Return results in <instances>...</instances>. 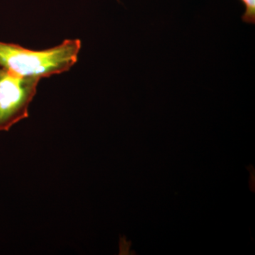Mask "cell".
Instances as JSON below:
<instances>
[{"instance_id":"cell-3","label":"cell","mask_w":255,"mask_h":255,"mask_svg":"<svg viewBox=\"0 0 255 255\" xmlns=\"http://www.w3.org/2000/svg\"><path fill=\"white\" fill-rule=\"evenodd\" d=\"M246 6V11L242 16V19L246 23H255V0H241Z\"/></svg>"},{"instance_id":"cell-2","label":"cell","mask_w":255,"mask_h":255,"mask_svg":"<svg viewBox=\"0 0 255 255\" xmlns=\"http://www.w3.org/2000/svg\"><path fill=\"white\" fill-rule=\"evenodd\" d=\"M41 79L22 77L0 67V131L28 117V107Z\"/></svg>"},{"instance_id":"cell-1","label":"cell","mask_w":255,"mask_h":255,"mask_svg":"<svg viewBox=\"0 0 255 255\" xmlns=\"http://www.w3.org/2000/svg\"><path fill=\"white\" fill-rule=\"evenodd\" d=\"M81 41L68 39L49 49L32 50L0 41V67L22 77L48 78L68 71L78 61Z\"/></svg>"}]
</instances>
